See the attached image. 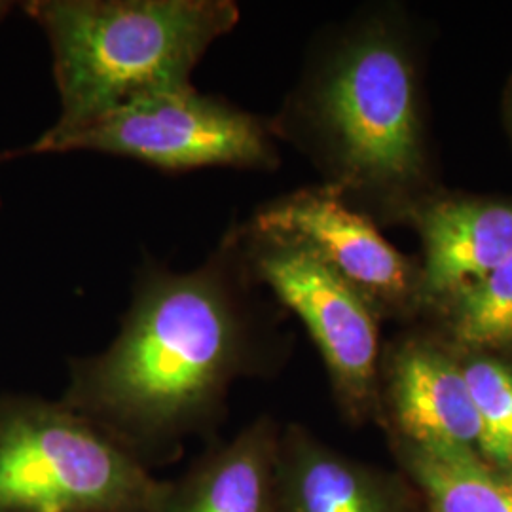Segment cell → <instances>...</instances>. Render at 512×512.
I'll return each instance as SVG.
<instances>
[{
  "mask_svg": "<svg viewBox=\"0 0 512 512\" xmlns=\"http://www.w3.org/2000/svg\"><path fill=\"white\" fill-rule=\"evenodd\" d=\"M279 433L260 418L232 440H209L183 475L165 480L156 512H277Z\"/></svg>",
  "mask_w": 512,
  "mask_h": 512,
  "instance_id": "cell-9",
  "label": "cell"
},
{
  "mask_svg": "<svg viewBox=\"0 0 512 512\" xmlns=\"http://www.w3.org/2000/svg\"><path fill=\"white\" fill-rule=\"evenodd\" d=\"M425 281L435 294L461 293L512 258V207L439 203L423 213Z\"/></svg>",
  "mask_w": 512,
  "mask_h": 512,
  "instance_id": "cell-11",
  "label": "cell"
},
{
  "mask_svg": "<svg viewBox=\"0 0 512 512\" xmlns=\"http://www.w3.org/2000/svg\"><path fill=\"white\" fill-rule=\"evenodd\" d=\"M480 421L478 456L512 475V366L478 357L463 366Z\"/></svg>",
  "mask_w": 512,
  "mask_h": 512,
  "instance_id": "cell-13",
  "label": "cell"
},
{
  "mask_svg": "<svg viewBox=\"0 0 512 512\" xmlns=\"http://www.w3.org/2000/svg\"><path fill=\"white\" fill-rule=\"evenodd\" d=\"M232 232L253 279L302 319L349 420H363L374 403L380 346L370 302L306 247L247 224Z\"/></svg>",
  "mask_w": 512,
  "mask_h": 512,
  "instance_id": "cell-6",
  "label": "cell"
},
{
  "mask_svg": "<svg viewBox=\"0 0 512 512\" xmlns=\"http://www.w3.org/2000/svg\"><path fill=\"white\" fill-rule=\"evenodd\" d=\"M277 512H412L403 482L357 463L300 427L279 433Z\"/></svg>",
  "mask_w": 512,
  "mask_h": 512,
  "instance_id": "cell-8",
  "label": "cell"
},
{
  "mask_svg": "<svg viewBox=\"0 0 512 512\" xmlns=\"http://www.w3.org/2000/svg\"><path fill=\"white\" fill-rule=\"evenodd\" d=\"M164 490L61 399L0 397V512H156Z\"/></svg>",
  "mask_w": 512,
  "mask_h": 512,
  "instance_id": "cell-3",
  "label": "cell"
},
{
  "mask_svg": "<svg viewBox=\"0 0 512 512\" xmlns=\"http://www.w3.org/2000/svg\"><path fill=\"white\" fill-rule=\"evenodd\" d=\"M247 226L255 232L306 247L370 302L393 300L408 287L401 253L372 220L351 209L338 188L304 190L268 203Z\"/></svg>",
  "mask_w": 512,
  "mask_h": 512,
  "instance_id": "cell-7",
  "label": "cell"
},
{
  "mask_svg": "<svg viewBox=\"0 0 512 512\" xmlns=\"http://www.w3.org/2000/svg\"><path fill=\"white\" fill-rule=\"evenodd\" d=\"M389 403L406 442L478 454L480 421L463 368L439 349L404 346L389 366Z\"/></svg>",
  "mask_w": 512,
  "mask_h": 512,
  "instance_id": "cell-10",
  "label": "cell"
},
{
  "mask_svg": "<svg viewBox=\"0 0 512 512\" xmlns=\"http://www.w3.org/2000/svg\"><path fill=\"white\" fill-rule=\"evenodd\" d=\"M401 454L427 512H512V475L476 452L406 442Z\"/></svg>",
  "mask_w": 512,
  "mask_h": 512,
  "instance_id": "cell-12",
  "label": "cell"
},
{
  "mask_svg": "<svg viewBox=\"0 0 512 512\" xmlns=\"http://www.w3.org/2000/svg\"><path fill=\"white\" fill-rule=\"evenodd\" d=\"M251 281L232 228L192 272L147 262L118 336L69 361L61 401L148 471L179 461L186 439H215L230 387L266 368Z\"/></svg>",
  "mask_w": 512,
  "mask_h": 512,
  "instance_id": "cell-1",
  "label": "cell"
},
{
  "mask_svg": "<svg viewBox=\"0 0 512 512\" xmlns=\"http://www.w3.org/2000/svg\"><path fill=\"white\" fill-rule=\"evenodd\" d=\"M25 12L52 46L61 114L48 135L141 97L192 88L203 55L239 21L230 0H35Z\"/></svg>",
  "mask_w": 512,
  "mask_h": 512,
  "instance_id": "cell-2",
  "label": "cell"
},
{
  "mask_svg": "<svg viewBox=\"0 0 512 512\" xmlns=\"http://www.w3.org/2000/svg\"><path fill=\"white\" fill-rule=\"evenodd\" d=\"M459 294L454 332L461 346H512V258Z\"/></svg>",
  "mask_w": 512,
  "mask_h": 512,
  "instance_id": "cell-14",
  "label": "cell"
},
{
  "mask_svg": "<svg viewBox=\"0 0 512 512\" xmlns=\"http://www.w3.org/2000/svg\"><path fill=\"white\" fill-rule=\"evenodd\" d=\"M310 112L346 184L399 183L418 171L414 82L389 38L370 33L334 55L311 92Z\"/></svg>",
  "mask_w": 512,
  "mask_h": 512,
  "instance_id": "cell-5",
  "label": "cell"
},
{
  "mask_svg": "<svg viewBox=\"0 0 512 512\" xmlns=\"http://www.w3.org/2000/svg\"><path fill=\"white\" fill-rule=\"evenodd\" d=\"M76 150L129 158L171 173L260 169L275 162L270 129L258 116L194 86L135 99L63 135L44 133L31 147L4 158Z\"/></svg>",
  "mask_w": 512,
  "mask_h": 512,
  "instance_id": "cell-4",
  "label": "cell"
}]
</instances>
